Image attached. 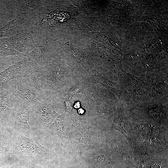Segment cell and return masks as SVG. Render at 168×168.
<instances>
[{"instance_id": "1", "label": "cell", "mask_w": 168, "mask_h": 168, "mask_svg": "<svg viewBox=\"0 0 168 168\" xmlns=\"http://www.w3.org/2000/svg\"><path fill=\"white\" fill-rule=\"evenodd\" d=\"M40 69L43 94L63 97L76 84L90 79L88 74L70 69L59 57L44 58Z\"/></svg>"}, {"instance_id": "2", "label": "cell", "mask_w": 168, "mask_h": 168, "mask_svg": "<svg viewBox=\"0 0 168 168\" xmlns=\"http://www.w3.org/2000/svg\"><path fill=\"white\" fill-rule=\"evenodd\" d=\"M96 121L90 117L72 115V124L69 139L84 156L100 149L104 140L103 133L99 129Z\"/></svg>"}, {"instance_id": "3", "label": "cell", "mask_w": 168, "mask_h": 168, "mask_svg": "<svg viewBox=\"0 0 168 168\" xmlns=\"http://www.w3.org/2000/svg\"><path fill=\"white\" fill-rule=\"evenodd\" d=\"M11 154L20 161L28 164L47 163L56 154L42 146L35 139L19 136Z\"/></svg>"}, {"instance_id": "4", "label": "cell", "mask_w": 168, "mask_h": 168, "mask_svg": "<svg viewBox=\"0 0 168 168\" xmlns=\"http://www.w3.org/2000/svg\"><path fill=\"white\" fill-rule=\"evenodd\" d=\"M16 102L24 104H32L36 105L44 96L40 94L26 76L12 80L6 84Z\"/></svg>"}, {"instance_id": "5", "label": "cell", "mask_w": 168, "mask_h": 168, "mask_svg": "<svg viewBox=\"0 0 168 168\" xmlns=\"http://www.w3.org/2000/svg\"><path fill=\"white\" fill-rule=\"evenodd\" d=\"M44 94L41 101L34 105L33 116L40 126L48 128L59 114L55 110L56 105L64 104V101L61 97Z\"/></svg>"}, {"instance_id": "6", "label": "cell", "mask_w": 168, "mask_h": 168, "mask_svg": "<svg viewBox=\"0 0 168 168\" xmlns=\"http://www.w3.org/2000/svg\"><path fill=\"white\" fill-rule=\"evenodd\" d=\"M14 105L6 124L23 134L27 137L32 134L29 118L34 104L17 102Z\"/></svg>"}, {"instance_id": "7", "label": "cell", "mask_w": 168, "mask_h": 168, "mask_svg": "<svg viewBox=\"0 0 168 168\" xmlns=\"http://www.w3.org/2000/svg\"><path fill=\"white\" fill-rule=\"evenodd\" d=\"M72 124V114L65 111L58 114L48 127L53 136L61 139H69Z\"/></svg>"}, {"instance_id": "8", "label": "cell", "mask_w": 168, "mask_h": 168, "mask_svg": "<svg viewBox=\"0 0 168 168\" xmlns=\"http://www.w3.org/2000/svg\"><path fill=\"white\" fill-rule=\"evenodd\" d=\"M84 158L85 164L88 168H115L118 163L108 152L101 153L100 149Z\"/></svg>"}, {"instance_id": "9", "label": "cell", "mask_w": 168, "mask_h": 168, "mask_svg": "<svg viewBox=\"0 0 168 168\" xmlns=\"http://www.w3.org/2000/svg\"><path fill=\"white\" fill-rule=\"evenodd\" d=\"M16 102L6 84H4L0 90V119L2 122L6 123Z\"/></svg>"}, {"instance_id": "10", "label": "cell", "mask_w": 168, "mask_h": 168, "mask_svg": "<svg viewBox=\"0 0 168 168\" xmlns=\"http://www.w3.org/2000/svg\"><path fill=\"white\" fill-rule=\"evenodd\" d=\"M13 47L22 57L34 46V41L31 34L21 32L8 38Z\"/></svg>"}, {"instance_id": "11", "label": "cell", "mask_w": 168, "mask_h": 168, "mask_svg": "<svg viewBox=\"0 0 168 168\" xmlns=\"http://www.w3.org/2000/svg\"><path fill=\"white\" fill-rule=\"evenodd\" d=\"M27 71L26 61L23 59L21 61L16 62L0 72V82L4 85L15 78L26 76Z\"/></svg>"}, {"instance_id": "12", "label": "cell", "mask_w": 168, "mask_h": 168, "mask_svg": "<svg viewBox=\"0 0 168 168\" xmlns=\"http://www.w3.org/2000/svg\"><path fill=\"white\" fill-rule=\"evenodd\" d=\"M21 56V54L13 47L8 38L0 39V56Z\"/></svg>"}, {"instance_id": "13", "label": "cell", "mask_w": 168, "mask_h": 168, "mask_svg": "<svg viewBox=\"0 0 168 168\" xmlns=\"http://www.w3.org/2000/svg\"><path fill=\"white\" fill-rule=\"evenodd\" d=\"M89 80L79 82L72 87L67 93L65 96L66 98L71 100V98L76 94L81 93L84 90Z\"/></svg>"}, {"instance_id": "14", "label": "cell", "mask_w": 168, "mask_h": 168, "mask_svg": "<svg viewBox=\"0 0 168 168\" xmlns=\"http://www.w3.org/2000/svg\"><path fill=\"white\" fill-rule=\"evenodd\" d=\"M7 124L0 120V146H6V144L9 139Z\"/></svg>"}, {"instance_id": "15", "label": "cell", "mask_w": 168, "mask_h": 168, "mask_svg": "<svg viewBox=\"0 0 168 168\" xmlns=\"http://www.w3.org/2000/svg\"><path fill=\"white\" fill-rule=\"evenodd\" d=\"M11 57L0 56V68L9 66L14 64L16 62L11 60Z\"/></svg>"}, {"instance_id": "16", "label": "cell", "mask_w": 168, "mask_h": 168, "mask_svg": "<svg viewBox=\"0 0 168 168\" xmlns=\"http://www.w3.org/2000/svg\"><path fill=\"white\" fill-rule=\"evenodd\" d=\"M64 101V106L65 109V111L73 114V103L71 100L66 97H61Z\"/></svg>"}, {"instance_id": "17", "label": "cell", "mask_w": 168, "mask_h": 168, "mask_svg": "<svg viewBox=\"0 0 168 168\" xmlns=\"http://www.w3.org/2000/svg\"><path fill=\"white\" fill-rule=\"evenodd\" d=\"M8 1H0V10L1 8L6 7V6L8 4ZM7 16L6 14H0V24H1L2 21H3L4 18H6V16Z\"/></svg>"}, {"instance_id": "18", "label": "cell", "mask_w": 168, "mask_h": 168, "mask_svg": "<svg viewBox=\"0 0 168 168\" xmlns=\"http://www.w3.org/2000/svg\"><path fill=\"white\" fill-rule=\"evenodd\" d=\"M3 152V149L2 147L0 146V157L2 156Z\"/></svg>"}, {"instance_id": "19", "label": "cell", "mask_w": 168, "mask_h": 168, "mask_svg": "<svg viewBox=\"0 0 168 168\" xmlns=\"http://www.w3.org/2000/svg\"><path fill=\"white\" fill-rule=\"evenodd\" d=\"M4 85L1 82H0V90L1 89V88L2 87L3 85Z\"/></svg>"}, {"instance_id": "20", "label": "cell", "mask_w": 168, "mask_h": 168, "mask_svg": "<svg viewBox=\"0 0 168 168\" xmlns=\"http://www.w3.org/2000/svg\"><path fill=\"white\" fill-rule=\"evenodd\" d=\"M15 168V167H11L10 168Z\"/></svg>"}, {"instance_id": "21", "label": "cell", "mask_w": 168, "mask_h": 168, "mask_svg": "<svg viewBox=\"0 0 168 168\" xmlns=\"http://www.w3.org/2000/svg\"><path fill=\"white\" fill-rule=\"evenodd\" d=\"M0 120H1L0 119Z\"/></svg>"}]
</instances>
